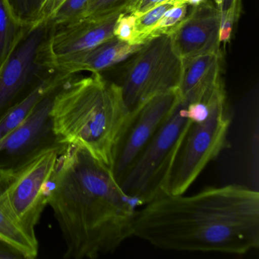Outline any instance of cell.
<instances>
[{"mask_svg":"<svg viewBox=\"0 0 259 259\" xmlns=\"http://www.w3.org/2000/svg\"><path fill=\"white\" fill-rule=\"evenodd\" d=\"M221 53H212L183 61L180 95L204 92L216 84L221 79Z\"/></svg>","mask_w":259,"mask_h":259,"instance_id":"13","label":"cell"},{"mask_svg":"<svg viewBox=\"0 0 259 259\" xmlns=\"http://www.w3.org/2000/svg\"><path fill=\"white\" fill-rule=\"evenodd\" d=\"M207 92L201 95H180L170 114L119 182L123 192L137 200L141 205L163 192L182 141L198 114Z\"/></svg>","mask_w":259,"mask_h":259,"instance_id":"5","label":"cell"},{"mask_svg":"<svg viewBox=\"0 0 259 259\" xmlns=\"http://www.w3.org/2000/svg\"><path fill=\"white\" fill-rule=\"evenodd\" d=\"M187 4H183L167 10L151 31L148 40L163 34L171 35L187 16Z\"/></svg>","mask_w":259,"mask_h":259,"instance_id":"20","label":"cell"},{"mask_svg":"<svg viewBox=\"0 0 259 259\" xmlns=\"http://www.w3.org/2000/svg\"><path fill=\"white\" fill-rule=\"evenodd\" d=\"M241 0H223L221 7V17L229 12H233L239 18L240 13Z\"/></svg>","mask_w":259,"mask_h":259,"instance_id":"25","label":"cell"},{"mask_svg":"<svg viewBox=\"0 0 259 259\" xmlns=\"http://www.w3.org/2000/svg\"><path fill=\"white\" fill-rule=\"evenodd\" d=\"M31 26L18 20L7 0H0V69Z\"/></svg>","mask_w":259,"mask_h":259,"instance_id":"16","label":"cell"},{"mask_svg":"<svg viewBox=\"0 0 259 259\" xmlns=\"http://www.w3.org/2000/svg\"><path fill=\"white\" fill-rule=\"evenodd\" d=\"M64 146L55 144L16 164L0 167V207L34 237L48 206L50 182Z\"/></svg>","mask_w":259,"mask_h":259,"instance_id":"6","label":"cell"},{"mask_svg":"<svg viewBox=\"0 0 259 259\" xmlns=\"http://www.w3.org/2000/svg\"><path fill=\"white\" fill-rule=\"evenodd\" d=\"M14 16L23 25L30 26L40 22L45 0H7Z\"/></svg>","mask_w":259,"mask_h":259,"instance_id":"19","label":"cell"},{"mask_svg":"<svg viewBox=\"0 0 259 259\" xmlns=\"http://www.w3.org/2000/svg\"><path fill=\"white\" fill-rule=\"evenodd\" d=\"M51 29L48 20L31 25L0 69V117L56 70L46 51Z\"/></svg>","mask_w":259,"mask_h":259,"instance_id":"8","label":"cell"},{"mask_svg":"<svg viewBox=\"0 0 259 259\" xmlns=\"http://www.w3.org/2000/svg\"><path fill=\"white\" fill-rule=\"evenodd\" d=\"M160 193L138 209L133 236L163 250L242 255L259 246V193L240 185Z\"/></svg>","mask_w":259,"mask_h":259,"instance_id":"1","label":"cell"},{"mask_svg":"<svg viewBox=\"0 0 259 259\" xmlns=\"http://www.w3.org/2000/svg\"><path fill=\"white\" fill-rule=\"evenodd\" d=\"M215 2H216L217 7L221 10V5H222L223 0H215Z\"/></svg>","mask_w":259,"mask_h":259,"instance_id":"27","label":"cell"},{"mask_svg":"<svg viewBox=\"0 0 259 259\" xmlns=\"http://www.w3.org/2000/svg\"><path fill=\"white\" fill-rule=\"evenodd\" d=\"M133 56L116 83L130 115L156 95L179 89L183 67L167 34L148 40Z\"/></svg>","mask_w":259,"mask_h":259,"instance_id":"7","label":"cell"},{"mask_svg":"<svg viewBox=\"0 0 259 259\" xmlns=\"http://www.w3.org/2000/svg\"><path fill=\"white\" fill-rule=\"evenodd\" d=\"M72 75L56 70L37 84L26 97L9 109L0 117V142L13 133L31 113L40 100L54 88L66 81Z\"/></svg>","mask_w":259,"mask_h":259,"instance_id":"14","label":"cell"},{"mask_svg":"<svg viewBox=\"0 0 259 259\" xmlns=\"http://www.w3.org/2000/svg\"><path fill=\"white\" fill-rule=\"evenodd\" d=\"M48 205L66 245L64 258L95 259L133 236L140 203L128 196L110 167L76 146L65 145L50 182Z\"/></svg>","mask_w":259,"mask_h":259,"instance_id":"2","label":"cell"},{"mask_svg":"<svg viewBox=\"0 0 259 259\" xmlns=\"http://www.w3.org/2000/svg\"><path fill=\"white\" fill-rule=\"evenodd\" d=\"M231 117L222 80L207 91L198 114L182 141L163 187V193L183 195L227 145ZM162 192V193H163Z\"/></svg>","mask_w":259,"mask_h":259,"instance_id":"4","label":"cell"},{"mask_svg":"<svg viewBox=\"0 0 259 259\" xmlns=\"http://www.w3.org/2000/svg\"><path fill=\"white\" fill-rule=\"evenodd\" d=\"M183 4H187V5H192L193 7L200 5L205 2V0H180Z\"/></svg>","mask_w":259,"mask_h":259,"instance_id":"26","label":"cell"},{"mask_svg":"<svg viewBox=\"0 0 259 259\" xmlns=\"http://www.w3.org/2000/svg\"><path fill=\"white\" fill-rule=\"evenodd\" d=\"M180 4H183L180 0H166L145 13L136 16L134 34L130 44L144 45L148 41L150 34L166 12Z\"/></svg>","mask_w":259,"mask_h":259,"instance_id":"17","label":"cell"},{"mask_svg":"<svg viewBox=\"0 0 259 259\" xmlns=\"http://www.w3.org/2000/svg\"><path fill=\"white\" fill-rule=\"evenodd\" d=\"M142 46L143 45H131L113 36L94 49L60 62L54 67L68 75H75L82 71L101 73L133 56Z\"/></svg>","mask_w":259,"mask_h":259,"instance_id":"12","label":"cell"},{"mask_svg":"<svg viewBox=\"0 0 259 259\" xmlns=\"http://www.w3.org/2000/svg\"><path fill=\"white\" fill-rule=\"evenodd\" d=\"M221 13L208 2L194 7L171 34L172 48L182 61L220 51Z\"/></svg>","mask_w":259,"mask_h":259,"instance_id":"11","label":"cell"},{"mask_svg":"<svg viewBox=\"0 0 259 259\" xmlns=\"http://www.w3.org/2000/svg\"><path fill=\"white\" fill-rule=\"evenodd\" d=\"M135 21L134 15L123 13L118 18L114 29L115 37L124 41L131 42L134 34Z\"/></svg>","mask_w":259,"mask_h":259,"instance_id":"22","label":"cell"},{"mask_svg":"<svg viewBox=\"0 0 259 259\" xmlns=\"http://www.w3.org/2000/svg\"><path fill=\"white\" fill-rule=\"evenodd\" d=\"M135 0H91L82 18H102L125 12Z\"/></svg>","mask_w":259,"mask_h":259,"instance_id":"21","label":"cell"},{"mask_svg":"<svg viewBox=\"0 0 259 259\" xmlns=\"http://www.w3.org/2000/svg\"><path fill=\"white\" fill-rule=\"evenodd\" d=\"M0 242L17 251L24 259H34L38 254L37 238L31 236L16 224L0 207Z\"/></svg>","mask_w":259,"mask_h":259,"instance_id":"15","label":"cell"},{"mask_svg":"<svg viewBox=\"0 0 259 259\" xmlns=\"http://www.w3.org/2000/svg\"><path fill=\"white\" fill-rule=\"evenodd\" d=\"M130 116L117 84L101 73L71 75L59 88L51 110L57 143L80 147L110 168Z\"/></svg>","mask_w":259,"mask_h":259,"instance_id":"3","label":"cell"},{"mask_svg":"<svg viewBox=\"0 0 259 259\" xmlns=\"http://www.w3.org/2000/svg\"><path fill=\"white\" fill-rule=\"evenodd\" d=\"M164 1L166 0H135L128 6L125 13L139 16Z\"/></svg>","mask_w":259,"mask_h":259,"instance_id":"23","label":"cell"},{"mask_svg":"<svg viewBox=\"0 0 259 259\" xmlns=\"http://www.w3.org/2000/svg\"><path fill=\"white\" fill-rule=\"evenodd\" d=\"M65 0H45L40 15V21L48 20Z\"/></svg>","mask_w":259,"mask_h":259,"instance_id":"24","label":"cell"},{"mask_svg":"<svg viewBox=\"0 0 259 259\" xmlns=\"http://www.w3.org/2000/svg\"><path fill=\"white\" fill-rule=\"evenodd\" d=\"M119 12L102 18H80L51 29L46 44L50 65L88 52L114 36Z\"/></svg>","mask_w":259,"mask_h":259,"instance_id":"10","label":"cell"},{"mask_svg":"<svg viewBox=\"0 0 259 259\" xmlns=\"http://www.w3.org/2000/svg\"><path fill=\"white\" fill-rule=\"evenodd\" d=\"M90 1L91 0H65L48 19V23L53 28H55L82 18Z\"/></svg>","mask_w":259,"mask_h":259,"instance_id":"18","label":"cell"},{"mask_svg":"<svg viewBox=\"0 0 259 259\" xmlns=\"http://www.w3.org/2000/svg\"><path fill=\"white\" fill-rule=\"evenodd\" d=\"M179 89L156 95L130 116L113 153L110 170L119 183L180 101Z\"/></svg>","mask_w":259,"mask_h":259,"instance_id":"9","label":"cell"}]
</instances>
